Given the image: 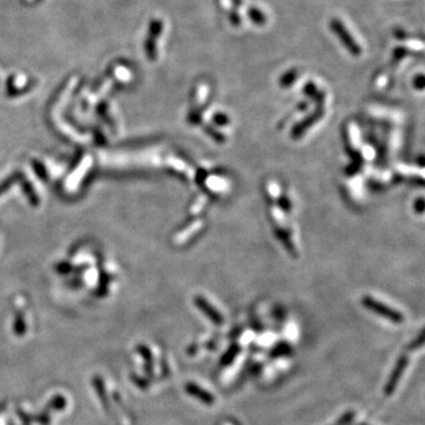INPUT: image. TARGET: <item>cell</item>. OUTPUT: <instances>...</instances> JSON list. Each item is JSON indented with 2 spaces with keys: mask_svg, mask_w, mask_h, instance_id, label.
Segmentation results:
<instances>
[{
  "mask_svg": "<svg viewBox=\"0 0 425 425\" xmlns=\"http://www.w3.org/2000/svg\"><path fill=\"white\" fill-rule=\"evenodd\" d=\"M362 304L365 308L370 309V311H372L378 315L383 316L385 319H388L392 323L402 324L404 322V315H403L401 312L390 307V306L383 304L381 301L376 300V299L372 297H369V295H366V297L362 299Z\"/></svg>",
  "mask_w": 425,
  "mask_h": 425,
  "instance_id": "obj_1",
  "label": "cell"
},
{
  "mask_svg": "<svg viewBox=\"0 0 425 425\" xmlns=\"http://www.w3.org/2000/svg\"><path fill=\"white\" fill-rule=\"evenodd\" d=\"M330 27H331V30L337 34V37L339 38V41L341 43H343L345 48L347 49V51H350L353 56L362 55V52H363L362 46H360L358 43L355 41V38L352 37V34L347 31V28L345 27V25L341 23L339 19L334 18V19L331 20Z\"/></svg>",
  "mask_w": 425,
  "mask_h": 425,
  "instance_id": "obj_2",
  "label": "cell"
},
{
  "mask_svg": "<svg viewBox=\"0 0 425 425\" xmlns=\"http://www.w3.org/2000/svg\"><path fill=\"white\" fill-rule=\"evenodd\" d=\"M408 365H409V356L406 353H403L397 359V362H396V365L390 374V378H388L387 383L385 384V387H384L385 396H390L394 394Z\"/></svg>",
  "mask_w": 425,
  "mask_h": 425,
  "instance_id": "obj_3",
  "label": "cell"
},
{
  "mask_svg": "<svg viewBox=\"0 0 425 425\" xmlns=\"http://www.w3.org/2000/svg\"><path fill=\"white\" fill-rule=\"evenodd\" d=\"M194 302H195L196 307L200 308L202 313L206 316H208L215 325H222L223 324V316L221 313H220L218 309H216L214 306H213L207 299H204L201 295H197L194 299Z\"/></svg>",
  "mask_w": 425,
  "mask_h": 425,
  "instance_id": "obj_4",
  "label": "cell"
},
{
  "mask_svg": "<svg viewBox=\"0 0 425 425\" xmlns=\"http://www.w3.org/2000/svg\"><path fill=\"white\" fill-rule=\"evenodd\" d=\"M323 113H324V110L320 109V108H318V109H316L312 115H309V116L306 117L304 121L295 125V127L292 129V134H291L292 137L299 138L300 136L304 135L305 131L307 130V129L311 128L312 125L314 124L315 122L323 116Z\"/></svg>",
  "mask_w": 425,
  "mask_h": 425,
  "instance_id": "obj_5",
  "label": "cell"
},
{
  "mask_svg": "<svg viewBox=\"0 0 425 425\" xmlns=\"http://www.w3.org/2000/svg\"><path fill=\"white\" fill-rule=\"evenodd\" d=\"M186 392L187 394H189L190 396H193V397H195L196 399H199L204 404H208V405H211L214 404L215 402V397L213 396L210 392H208L202 388L199 385L195 384V383H188L186 384Z\"/></svg>",
  "mask_w": 425,
  "mask_h": 425,
  "instance_id": "obj_6",
  "label": "cell"
},
{
  "mask_svg": "<svg viewBox=\"0 0 425 425\" xmlns=\"http://www.w3.org/2000/svg\"><path fill=\"white\" fill-rule=\"evenodd\" d=\"M138 353H141L146 358V372L148 376H153V356L149 348L144 345H139L137 347Z\"/></svg>",
  "mask_w": 425,
  "mask_h": 425,
  "instance_id": "obj_7",
  "label": "cell"
},
{
  "mask_svg": "<svg viewBox=\"0 0 425 425\" xmlns=\"http://www.w3.org/2000/svg\"><path fill=\"white\" fill-rule=\"evenodd\" d=\"M248 16H250L251 20L253 21L255 25H259V26L266 24V21H267V18H266L265 13L262 12L261 10H259L258 7H250V10H248Z\"/></svg>",
  "mask_w": 425,
  "mask_h": 425,
  "instance_id": "obj_8",
  "label": "cell"
},
{
  "mask_svg": "<svg viewBox=\"0 0 425 425\" xmlns=\"http://www.w3.org/2000/svg\"><path fill=\"white\" fill-rule=\"evenodd\" d=\"M240 353V346L236 344H233L232 346H230L225 355L222 356L221 358V364L222 365H229V364H232L234 362V359L236 358V356Z\"/></svg>",
  "mask_w": 425,
  "mask_h": 425,
  "instance_id": "obj_9",
  "label": "cell"
},
{
  "mask_svg": "<svg viewBox=\"0 0 425 425\" xmlns=\"http://www.w3.org/2000/svg\"><path fill=\"white\" fill-rule=\"evenodd\" d=\"M298 78V70L297 69H291L288 70L286 74H284L280 78V86L281 88H290L292 84L297 81Z\"/></svg>",
  "mask_w": 425,
  "mask_h": 425,
  "instance_id": "obj_10",
  "label": "cell"
},
{
  "mask_svg": "<svg viewBox=\"0 0 425 425\" xmlns=\"http://www.w3.org/2000/svg\"><path fill=\"white\" fill-rule=\"evenodd\" d=\"M93 384H95L96 390L97 392H98V396H99L100 401H102L103 403V405L105 406V409H109V401H108V398H107V392L103 387L102 379H100L99 377H96L95 379H93Z\"/></svg>",
  "mask_w": 425,
  "mask_h": 425,
  "instance_id": "obj_11",
  "label": "cell"
},
{
  "mask_svg": "<svg viewBox=\"0 0 425 425\" xmlns=\"http://www.w3.org/2000/svg\"><path fill=\"white\" fill-rule=\"evenodd\" d=\"M66 406V399L63 396H55L49 403V408L53 410H63Z\"/></svg>",
  "mask_w": 425,
  "mask_h": 425,
  "instance_id": "obj_12",
  "label": "cell"
},
{
  "mask_svg": "<svg viewBox=\"0 0 425 425\" xmlns=\"http://www.w3.org/2000/svg\"><path fill=\"white\" fill-rule=\"evenodd\" d=\"M355 417H356L355 411H347V412H345L344 415L332 425H350L352 422H353Z\"/></svg>",
  "mask_w": 425,
  "mask_h": 425,
  "instance_id": "obj_13",
  "label": "cell"
},
{
  "mask_svg": "<svg viewBox=\"0 0 425 425\" xmlns=\"http://www.w3.org/2000/svg\"><path fill=\"white\" fill-rule=\"evenodd\" d=\"M291 353V348L287 346V345L281 344L279 345V346H276L275 348H273L272 351V356H275V357H279V356H282V355H290Z\"/></svg>",
  "mask_w": 425,
  "mask_h": 425,
  "instance_id": "obj_14",
  "label": "cell"
},
{
  "mask_svg": "<svg viewBox=\"0 0 425 425\" xmlns=\"http://www.w3.org/2000/svg\"><path fill=\"white\" fill-rule=\"evenodd\" d=\"M206 130H207V134H209L211 136V137L214 138L215 141H218L219 143H222L226 139V137L221 134V132L218 131V130H215V129L213 128V127H208L206 129Z\"/></svg>",
  "mask_w": 425,
  "mask_h": 425,
  "instance_id": "obj_15",
  "label": "cell"
},
{
  "mask_svg": "<svg viewBox=\"0 0 425 425\" xmlns=\"http://www.w3.org/2000/svg\"><path fill=\"white\" fill-rule=\"evenodd\" d=\"M423 344H424V330L420 331L418 338H417V339H415L411 344H410V350H411V351L417 350V348L423 346Z\"/></svg>",
  "mask_w": 425,
  "mask_h": 425,
  "instance_id": "obj_16",
  "label": "cell"
},
{
  "mask_svg": "<svg viewBox=\"0 0 425 425\" xmlns=\"http://www.w3.org/2000/svg\"><path fill=\"white\" fill-rule=\"evenodd\" d=\"M406 53H408V50H406L405 48H403V46H399V48L395 49L394 60H397V62H399V60H401L403 57L406 55Z\"/></svg>",
  "mask_w": 425,
  "mask_h": 425,
  "instance_id": "obj_17",
  "label": "cell"
},
{
  "mask_svg": "<svg viewBox=\"0 0 425 425\" xmlns=\"http://www.w3.org/2000/svg\"><path fill=\"white\" fill-rule=\"evenodd\" d=\"M14 332H16L18 336H23L25 333V324L23 319H17L16 325H14Z\"/></svg>",
  "mask_w": 425,
  "mask_h": 425,
  "instance_id": "obj_18",
  "label": "cell"
},
{
  "mask_svg": "<svg viewBox=\"0 0 425 425\" xmlns=\"http://www.w3.org/2000/svg\"><path fill=\"white\" fill-rule=\"evenodd\" d=\"M229 19H230V23H232L234 26H239L240 23H241V17L240 14L236 12L235 10L234 11H230L229 13Z\"/></svg>",
  "mask_w": 425,
  "mask_h": 425,
  "instance_id": "obj_19",
  "label": "cell"
},
{
  "mask_svg": "<svg viewBox=\"0 0 425 425\" xmlns=\"http://www.w3.org/2000/svg\"><path fill=\"white\" fill-rule=\"evenodd\" d=\"M305 93L308 96H313L315 97L316 93H318V90H316V86L314 83H307V85L305 86Z\"/></svg>",
  "mask_w": 425,
  "mask_h": 425,
  "instance_id": "obj_20",
  "label": "cell"
},
{
  "mask_svg": "<svg viewBox=\"0 0 425 425\" xmlns=\"http://www.w3.org/2000/svg\"><path fill=\"white\" fill-rule=\"evenodd\" d=\"M213 121L216 124H228V117L223 114H216L214 117H213Z\"/></svg>",
  "mask_w": 425,
  "mask_h": 425,
  "instance_id": "obj_21",
  "label": "cell"
},
{
  "mask_svg": "<svg viewBox=\"0 0 425 425\" xmlns=\"http://www.w3.org/2000/svg\"><path fill=\"white\" fill-rule=\"evenodd\" d=\"M413 86L418 90H422L424 88V76L422 74L416 76V78L413 79Z\"/></svg>",
  "mask_w": 425,
  "mask_h": 425,
  "instance_id": "obj_22",
  "label": "cell"
},
{
  "mask_svg": "<svg viewBox=\"0 0 425 425\" xmlns=\"http://www.w3.org/2000/svg\"><path fill=\"white\" fill-rule=\"evenodd\" d=\"M36 419H37V422H39L42 425H49V423H50V417H49V415H46L45 412H43L42 415L37 417Z\"/></svg>",
  "mask_w": 425,
  "mask_h": 425,
  "instance_id": "obj_23",
  "label": "cell"
},
{
  "mask_svg": "<svg viewBox=\"0 0 425 425\" xmlns=\"http://www.w3.org/2000/svg\"><path fill=\"white\" fill-rule=\"evenodd\" d=\"M232 3H233L234 5H235L236 7H240L241 5H242V0H232Z\"/></svg>",
  "mask_w": 425,
  "mask_h": 425,
  "instance_id": "obj_24",
  "label": "cell"
},
{
  "mask_svg": "<svg viewBox=\"0 0 425 425\" xmlns=\"http://www.w3.org/2000/svg\"><path fill=\"white\" fill-rule=\"evenodd\" d=\"M359 425H369V424H366V423H359Z\"/></svg>",
  "mask_w": 425,
  "mask_h": 425,
  "instance_id": "obj_25",
  "label": "cell"
},
{
  "mask_svg": "<svg viewBox=\"0 0 425 425\" xmlns=\"http://www.w3.org/2000/svg\"><path fill=\"white\" fill-rule=\"evenodd\" d=\"M356 425H359V424H356Z\"/></svg>",
  "mask_w": 425,
  "mask_h": 425,
  "instance_id": "obj_26",
  "label": "cell"
}]
</instances>
